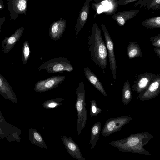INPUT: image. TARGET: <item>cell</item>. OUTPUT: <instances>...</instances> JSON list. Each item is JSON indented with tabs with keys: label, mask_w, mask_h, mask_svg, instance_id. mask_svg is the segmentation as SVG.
I'll return each instance as SVG.
<instances>
[{
	"label": "cell",
	"mask_w": 160,
	"mask_h": 160,
	"mask_svg": "<svg viewBox=\"0 0 160 160\" xmlns=\"http://www.w3.org/2000/svg\"><path fill=\"white\" fill-rule=\"evenodd\" d=\"M88 44L91 60L105 73L104 70L107 67L108 53L97 22L94 23L91 28V34L88 37Z\"/></svg>",
	"instance_id": "1"
},
{
	"label": "cell",
	"mask_w": 160,
	"mask_h": 160,
	"mask_svg": "<svg viewBox=\"0 0 160 160\" xmlns=\"http://www.w3.org/2000/svg\"><path fill=\"white\" fill-rule=\"evenodd\" d=\"M153 136L145 132L132 134L128 137L111 142L109 144L123 152L136 153L144 155H151L143 146L146 145Z\"/></svg>",
	"instance_id": "2"
},
{
	"label": "cell",
	"mask_w": 160,
	"mask_h": 160,
	"mask_svg": "<svg viewBox=\"0 0 160 160\" xmlns=\"http://www.w3.org/2000/svg\"><path fill=\"white\" fill-rule=\"evenodd\" d=\"M85 85L82 81L79 83L76 89L77 96L76 108L78 115L77 130L78 134L80 136L82 130L84 128L87 120V111L86 108Z\"/></svg>",
	"instance_id": "3"
},
{
	"label": "cell",
	"mask_w": 160,
	"mask_h": 160,
	"mask_svg": "<svg viewBox=\"0 0 160 160\" xmlns=\"http://www.w3.org/2000/svg\"><path fill=\"white\" fill-rule=\"evenodd\" d=\"M38 69L39 71L45 70L49 73H60L64 71L69 72L73 71L74 68L69 60L61 57H55L43 62Z\"/></svg>",
	"instance_id": "4"
},
{
	"label": "cell",
	"mask_w": 160,
	"mask_h": 160,
	"mask_svg": "<svg viewBox=\"0 0 160 160\" xmlns=\"http://www.w3.org/2000/svg\"><path fill=\"white\" fill-rule=\"evenodd\" d=\"M132 120L131 116L127 115L106 120L101 133L104 137L120 131L121 128Z\"/></svg>",
	"instance_id": "5"
},
{
	"label": "cell",
	"mask_w": 160,
	"mask_h": 160,
	"mask_svg": "<svg viewBox=\"0 0 160 160\" xmlns=\"http://www.w3.org/2000/svg\"><path fill=\"white\" fill-rule=\"evenodd\" d=\"M105 40L106 45L108 52L109 62L110 69L112 73L113 78L116 79L117 63L114 50V45L112 39L106 27L103 24L101 25Z\"/></svg>",
	"instance_id": "6"
},
{
	"label": "cell",
	"mask_w": 160,
	"mask_h": 160,
	"mask_svg": "<svg viewBox=\"0 0 160 160\" xmlns=\"http://www.w3.org/2000/svg\"><path fill=\"white\" fill-rule=\"evenodd\" d=\"M92 5L96 12L94 18L98 14L102 13L113 15L117 12L118 6L117 0H102L98 2H92Z\"/></svg>",
	"instance_id": "7"
},
{
	"label": "cell",
	"mask_w": 160,
	"mask_h": 160,
	"mask_svg": "<svg viewBox=\"0 0 160 160\" xmlns=\"http://www.w3.org/2000/svg\"><path fill=\"white\" fill-rule=\"evenodd\" d=\"M66 78L64 76L55 75L40 80L35 84L34 90L39 92L48 91L58 87L64 81Z\"/></svg>",
	"instance_id": "8"
},
{
	"label": "cell",
	"mask_w": 160,
	"mask_h": 160,
	"mask_svg": "<svg viewBox=\"0 0 160 160\" xmlns=\"http://www.w3.org/2000/svg\"><path fill=\"white\" fill-rule=\"evenodd\" d=\"M160 93V76H158L144 90L139 93L137 99L140 101L149 100L158 96Z\"/></svg>",
	"instance_id": "9"
},
{
	"label": "cell",
	"mask_w": 160,
	"mask_h": 160,
	"mask_svg": "<svg viewBox=\"0 0 160 160\" xmlns=\"http://www.w3.org/2000/svg\"><path fill=\"white\" fill-rule=\"evenodd\" d=\"M159 74L146 72L138 75L132 86L133 90L139 94L145 89Z\"/></svg>",
	"instance_id": "10"
},
{
	"label": "cell",
	"mask_w": 160,
	"mask_h": 160,
	"mask_svg": "<svg viewBox=\"0 0 160 160\" xmlns=\"http://www.w3.org/2000/svg\"><path fill=\"white\" fill-rule=\"evenodd\" d=\"M61 138L68 153L72 157L77 160H86L82 156L78 144L71 137L63 135Z\"/></svg>",
	"instance_id": "11"
},
{
	"label": "cell",
	"mask_w": 160,
	"mask_h": 160,
	"mask_svg": "<svg viewBox=\"0 0 160 160\" xmlns=\"http://www.w3.org/2000/svg\"><path fill=\"white\" fill-rule=\"evenodd\" d=\"M66 25V21L62 18L52 23L48 32L51 39L55 41L60 39L64 33Z\"/></svg>",
	"instance_id": "12"
},
{
	"label": "cell",
	"mask_w": 160,
	"mask_h": 160,
	"mask_svg": "<svg viewBox=\"0 0 160 160\" xmlns=\"http://www.w3.org/2000/svg\"><path fill=\"white\" fill-rule=\"evenodd\" d=\"M91 0H86L81 9L74 27L76 36H78L80 31L83 28L88 19L89 12L90 4Z\"/></svg>",
	"instance_id": "13"
},
{
	"label": "cell",
	"mask_w": 160,
	"mask_h": 160,
	"mask_svg": "<svg viewBox=\"0 0 160 160\" xmlns=\"http://www.w3.org/2000/svg\"><path fill=\"white\" fill-rule=\"evenodd\" d=\"M24 29L23 27H21L9 37H6L2 41V50L4 53H8L14 47L22 34Z\"/></svg>",
	"instance_id": "14"
},
{
	"label": "cell",
	"mask_w": 160,
	"mask_h": 160,
	"mask_svg": "<svg viewBox=\"0 0 160 160\" xmlns=\"http://www.w3.org/2000/svg\"><path fill=\"white\" fill-rule=\"evenodd\" d=\"M140 10H132L123 11L114 14L112 16V18L120 26L122 27L126 22L135 17L138 13Z\"/></svg>",
	"instance_id": "15"
},
{
	"label": "cell",
	"mask_w": 160,
	"mask_h": 160,
	"mask_svg": "<svg viewBox=\"0 0 160 160\" xmlns=\"http://www.w3.org/2000/svg\"><path fill=\"white\" fill-rule=\"evenodd\" d=\"M84 74L88 80L102 94L106 97L107 94L102 83L88 66L83 68Z\"/></svg>",
	"instance_id": "16"
},
{
	"label": "cell",
	"mask_w": 160,
	"mask_h": 160,
	"mask_svg": "<svg viewBox=\"0 0 160 160\" xmlns=\"http://www.w3.org/2000/svg\"><path fill=\"white\" fill-rule=\"evenodd\" d=\"M101 123L98 122L94 123L91 129V135L89 143L91 145L90 149L95 148L98 141L101 128Z\"/></svg>",
	"instance_id": "17"
},
{
	"label": "cell",
	"mask_w": 160,
	"mask_h": 160,
	"mask_svg": "<svg viewBox=\"0 0 160 160\" xmlns=\"http://www.w3.org/2000/svg\"><path fill=\"white\" fill-rule=\"evenodd\" d=\"M30 133L32 143L40 147L48 149L42 136L37 130L32 128L30 130Z\"/></svg>",
	"instance_id": "18"
},
{
	"label": "cell",
	"mask_w": 160,
	"mask_h": 160,
	"mask_svg": "<svg viewBox=\"0 0 160 160\" xmlns=\"http://www.w3.org/2000/svg\"><path fill=\"white\" fill-rule=\"evenodd\" d=\"M145 7L149 10L160 9V0H139L135 4V7Z\"/></svg>",
	"instance_id": "19"
},
{
	"label": "cell",
	"mask_w": 160,
	"mask_h": 160,
	"mask_svg": "<svg viewBox=\"0 0 160 160\" xmlns=\"http://www.w3.org/2000/svg\"><path fill=\"white\" fill-rule=\"evenodd\" d=\"M127 49L129 59L142 56V52L139 45L137 43L133 41L129 42Z\"/></svg>",
	"instance_id": "20"
},
{
	"label": "cell",
	"mask_w": 160,
	"mask_h": 160,
	"mask_svg": "<svg viewBox=\"0 0 160 160\" xmlns=\"http://www.w3.org/2000/svg\"><path fill=\"white\" fill-rule=\"evenodd\" d=\"M121 98L122 103L124 105H128L132 99L130 85L128 80H127L123 84L122 90Z\"/></svg>",
	"instance_id": "21"
},
{
	"label": "cell",
	"mask_w": 160,
	"mask_h": 160,
	"mask_svg": "<svg viewBox=\"0 0 160 160\" xmlns=\"http://www.w3.org/2000/svg\"><path fill=\"white\" fill-rule=\"evenodd\" d=\"M142 25L148 29L160 28V16H158L147 19L142 22Z\"/></svg>",
	"instance_id": "22"
},
{
	"label": "cell",
	"mask_w": 160,
	"mask_h": 160,
	"mask_svg": "<svg viewBox=\"0 0 160 160\" xmlns=\"http://www.w3.org/2000/svg\"><path fill=\"white\" fill-rule=\"evenodd\" d=\"M63 100V99L58 97L48 100L43 103L42 106L47 109L57 108L62 105Z\"/></svg>",
	"instance_id": "23"
},
{
	"label": "cell",
	"mask_w": 160,
	"mask_h": 160,
	"mask_svg": "<svg viewBox=\"0 0 160 160\" xmlns=\"http://www.w3.org/2000/svg\"><path fill=\"white\" fill-rule=\"evenodd\" d=\"M27 0H14L13 5L16 11L19 13L26 12L27 6Z\"/></svg>",
	"instance_id": "24"
},
{
	"label": "cell",
	"mask_w": 160,
	"mask_h": 160,
	"mask_svg": "<svg viewBox=\"0 0 160 160\" xmlns=\"http://www.w3.org/2000/svg\"><path fill=\"white\" fill-rule=\"evenodd\" d=\"M30 48L28 42L25 41L23 44L22 49V61L23 64H26L29 57Z\"/></svg>",
	"instance_id": "25"
},
{
	"label": "cell",
	"mask_w": 160,
	"mask_h": 160,
	"mask_svg": "<svg viewBox=\"0 0 160 160\" xmlns=\"http://www.w3.org/2000/svg\"><path fill=\"white\" fill-rule=\"evenodd\" d=\"M90 115L91 117L96 116L100 113L102 110L98 107L95 100L92 99L90 101Z\"/></svg>",
	"instance_id": "26"
},
{
	"label": "cell",
	"mask_w": 160,
	"mask_h": 160,
	"mask_svg": "<svg viewBox=\"0 0 160 160\" xmlns=\"http://www.w3.org/2000/svg\"><path fill=\"white\" fill-rule=\"evenodd\" d=\"M149 39L153 46L160 48V34L151 37Z\"/></svg>",
	"instance_id": "27"
},
{
	"label": "cell",
	"mask_w": 160,
	"mask_h": 160,
	"mask_svg": "<svg viewBox=\"0 0 160 160\" xmlns=\"http://www.w3.org/2000/svg\"><path fill=\"white\" fill-rule=\"evenodd\" d=\"M138 0H117V2L118 5L123 6Z\"/></svg>",
	"instance_id": "28"
},
{
	"label": "cell",
	"mask_w": 160,
	"mask_h": 160,
	"mask_svg": "<svg viewBox=\"0 0 160 160\" xmlns=\"http://www.w3.org/2000/svg\"><path fill=\"white\" fill-rule=\"evenodd\" d=\"M153 50L157 55L160 57V48L158 47H155L153 49Z\"/></svg>",
	"instance_id": "29"
},
{
	"label": "cell",
	"mask_w": 160,
	"mask_h": 160,
	"mask_svg": "<svg viewBox=\"0 0 160 160\" xmlns=\"http://www.w3.org/2000/svg\"><path fill=\"white\" fill-rule=\"evenodd\" d=\"M102 0H93V1L94 2H98Z\"/></svg>",
	"instance_id": "30"
},
{
	"label": "cell",
	"mask_w": 160,
	"mask_h": 160,
	"mask_svg": "<svg viewBox=\"0 0 160 160\" xmlns=\"http://www.w3.org/2000/svg\"><path fill=\"white\" fill-rule=\"evenodd\" d=\"M1 8V6L0 5V8Z\"/></svg>",
	"instance_id": "31"
}]
</instances>
